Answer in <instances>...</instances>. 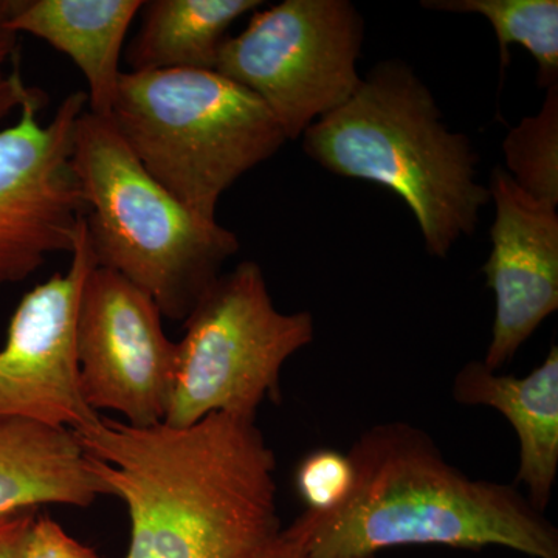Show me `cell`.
Returning a JSON list of instances; mask_svg holds the SVG:
<instances>
[{
  "instance_id": "d6986e66",
  "label": "cell",
  "mask_w": 558,
  "mask_h": 558,
  "mask_svg": "<svg viewBox=\"0 0 558 558\" xmlns=\"http://www.w3.org/2000/svg\"><path fill=\"white\" fill-rule=\"evenodd\" d=\"M14 0H0V130L9 117L20 110L39 89L27 86L17 68V35L11 31Z\"/></svg>"
},
{
  "instance_id": "8fae6325",
  "label": "cell",
  "mask_w": 558,
  "mask_h": 558,
  "mask_svg": "<svg viewBox=\"0 0 558 558\" xmlns=\"http://www.w3.org/2000/svg\"><path fill=\"white\" fill-rule=\"evenodd\" d=\"M487 189L495 220L483 274L495 295V319L483 363L499 371L558 310V215L502 167L494 168Z\"/></svg>"
},
{
  "instance_id": "9a60e30c",
  "label": "cell",
  "mask_w": 558,
  "mask_h": 558,
  "mask_svg": "<svg viewBox=\"0 0 558 558\" xmlns=\"http://www.w3.org/2000/svg\"><path fill=\"white\" fill-rule=\"evenodd\" d=\"M260 0H150L126 51L131 72L216 70L229 31Z\"/></svg>"
},
{
  "instance_id": "ba28073f",
  "label": "cell",
  "mask_w": 558,
  "mask_h": 558,
  "mask_svg": "<svg viewBox=\"0 0 558 558\" xmlns=\"http://www.w3.org/2000/svg\"><path fill=\"white\" fill-rule=\"evenodd\" d=\"M46 105L39 90L16 123L0 130V286L32 277L54 253L72 255L86 216L72 149L87 94L68 95L43 124Z\"/></svg>"
},
{
  "instance_id": "44dd1931",
  "label": "cell",
  "mask_w": 558,
  "mask_h": 558,
  "mask_svg": "<svg viewBox=\"0 0 558 558\" xmlns=\"http://www.w3.org/2000/svg\"><path fill=\"white\" fill-rule=\"evenodd\" d=\"M38 510L0 521V558L24 557L25 542Z\"/></svg>"
},
{
  "instance_id": "30bf717a",
  "label": "cell",
  "mask_w": 558,
  "mask_h": 558,
  "mask_svg": "<svg viewBox=\"0 0 558 558\" xmlns=\"http://www.w3.org/2000/svg\"><path fill=\"white\" fill-rule=\"evenodd\" d=\"M97 267L86 222L65 274H54L17 304L0 349V417L80 432L100 414L81 392L75 326L81 292Z\"/></svg>"
},
{
  "instance_id": "9c48e42d",
  "label": "cell",
  "mask_w": 558,
  "mask_h": 558,
  "mask_svg": "<svg viewBox=\"0 0 558 558\" xmlns=\"http://www.w3.org/2000/svg\"><path fill=\"white\" fill-rule=\"evenodd\" d=\"M148 293L95 267L81 292L75 354L81 392L95 413L116 411L132 427L167 416L178 341L168 339Z\"/></svg>"
},
{
  "instance_id": "3957f363",
  "label": "cell",
  "mask_w": 558,
  "mask_h": 558,
  "mask_svg": "<svg viewBox=\"0 0 558 558\" xmlns=\"http://www.w3.org/2000/svg\"><path fill=\"white\" fill-rule=\"evenodd\" d=\"M301 145L326 171L377 183L405 202L435 258L475 233L490 202L472 142L449 130L427 84L402 60L374 65L343 106L304 132Z\"/></svg>"
},
{
  "instance_id": "2e32d148",
  "label": "cell",
  "mask_w": 558,
  "mask_h": 558,
  "mask_svg": "<svg viewBox=\"0 0 558 558\" xmlns=\"http://www.w3.org/2000/svg\"><path fill=\"white\" fill-rule=\"evenodd\" d=\"M427 10L473 13L494 27L501 73L510 64L509 47L519 44L537 62V83L543 89L558 84L557 0H424Z\"/></svg>"
},
{
  "instance_id": "5bb4252c",
  "label": "cell",
  "mask_w": 558,
  "mask_h": 558,
  "mask_svg": "<svg viewBox=\"0 0 558 558\" xmlns=\"http://www.w3.org/2000/svg\"><path fill=\"white\" fill-rule=\"evenodd\" d=\"M108 488L72 429L0 417V521L40 506L89 508Z\"/></svg>"
},
{
  "instance_id": "7c38bea8",
  "label": "cell",
  "mask_w": 558,
  "mask_h": 558,
  "mask_svg": "<svg viewBox=\"0 0 558 558\" xmlns=\"http://www.w3.org/2000/svg\"><path fill=\"white\" fill-rule=\"evenodd\" d=\"M451 395L461 405L499 411L515 429L520 468L515 486L524 487L531 505L548 508L558 472V347L524 377L492 371L470 362L454 376Z\"/></svg>"
},
{
  "instance_id": "6da1fadb",
  "label": "cell",
  "mask_w": 558,
  "mask_h": 558,
  "mask_svg": "<svg viewBox=\"0 0 558 558\" xmlns=\"http://www.w3.org/2000/svg\"><path fill=\"white\" fill-rule=\"evenodd\" d=\"M73 433L92 472L126 505L123 558H250L281 532L277 458L256 417L138 428L100 416Z\"/></svg>"
},
{
  "instance_id": "8992f818",
  "label": "cell",
  "mask_w": 558,
  "mask_h": 558,
  "mask_svg": "<svg viewBox=\"0 0 558 558\" xmlns=\"http://www.w3.org/2000/svg\"><path fill=\"white\" fill-rule=\"evenodd\" d=\"M183 323L163 422L175 428L218 413L256 417L266 400L281 402L282 366L315 337L310 312L275 307L253 260L220 275Z\"/></svg>"
},
{
  "instance_id": "ac0fdd59",
  "label": "cell",
  "mask_w": 558,
  "mask_h": 558,
  "mask_svg": "<svg viewBox=\"0 0 558 558\" xmlns=\"http://www.w3.org/2000/svg\"><path fill=\"white\" fill-rule=\"evenodd\" d=\"M354 483L348 453L332 449L312 451L300 462L295 486L306 512L323 513L339 508Z\"/></svg>"
},
{
  "instance_id": "52a82bcc",
  "label": "cell",
  "mask_w": 558,
  "mask_h": 558,
  "mask_svg": "<svg viewBox=\"0 0 558 558\" xmlns=\"http://www.w3.org/2000/svg\"><path fill=\"white\" fill-rule=\"evenodd\" d=\"M365 20L349 0H284L229 36L216 72L252 92L288 140L357 90Z\"/></svg>"
},
{
  "instance_id": "4fadbf2b",
  "label": "cell",
  "mask_w": 558,
  "mask_h": 558,
  "mask_svg": "<svg viewBox=\"0 0 558 558\" xmlns=\"http://www.w3.org/2000/svg\"><path fill=\"white\" fill-rule=\"evenodd\" d=\"M142 0H14L11 31L46 40L87 83V110L110 117L123 72L121 50Z\"/></svg>"
},
{
  "instance_id": "ffe728a7",
  "label": "cell",
  "mask_w": 558,
  "mask_h": 558,
  "mask_svg": "<svg viewBox=\"0 0 558 558\" xmlns=\"http://www.w3.org/2000/svg\"><path fill=\"white\" fill-rule=\"evenodd\" d=\"M22 558H100L47 515L33 521Z\"/></svg>"
},
{
  "instance_id": "5b68a950",
  "label": "cell",
  "mask_w": 558,
  "mask_h": 558,
  "mask_svg": "<svg viewBox=\"0 0 558 558\" xmlns=\"http://www.w3.org/2000/svg\"><path fill=\"white\" fill-rule=\"evenodd\" d=\"M109 119L143 168L209 220L288 142L270 110L216 70L123 72Z\"/></svg>"
},
{
  "instance_id": "7a4b0ae2",
  "label": "cell",
  "mask_w": 558,
  "mask_h": 558,
  "mask_svg": "<svg viewBox=\"0 0 558 558\" xmlns=\"http://www.w3.org/2000/svg\"><path fill=\"white\" fill-rule=\"evenodd\" d=\"M354 483L329 512L290 524L312 558H376L399 546H501L558 558V531L513 484L470 478L424 429L387 422L348 451Z\"/></svg>"
},
{
  "instance_id": "277c9868",
  "label": "cell",
  "mask_w": 558,
  "mask_h": 558,
  "mask_svg": "<svg viewBox=\"0 0 558 558\" xmlns=\"http://www.w3.org/2000/svg\"><path fill=\"white\" fill-rule=\"evenodd\" d=\"M72 167L97 267L148 293L165 318L185 322L240 250L236 234L191 211L160 185L108 117L81 113Z\"/></svg>"
},
{
  "instance_id": "e0dca14e",
  "label": "cell",
  "mask_w": 558,
  "mask_h": 558,
  "mask_svg": "<svg viewBox=\"0 0 558 558\" xmlns=\"http://www.w3.org/2000/svg\"><path fill=\"white\" fill-rule=\"evenodd\" d=\"M506 167L529 196L558 207V84L546 89L542 110L524 117L502 142Z\"/></svg>"
},
{
  "instance_id": "7402d4cb",
  "label": "cell",
  "mask_w": 558,
  "mask_h": 558,
  "mask_svg": "<svg viewBox=\"0 0 558 558\" xmlns=\"http://www.w3.org/2000/svg\"><path fill=\"white\" fill-rule=\"evenodd\" d=\"M250 558H312L304 546L303 539L290 527L281 532Z\"/></svg>"
}]
</instances>
